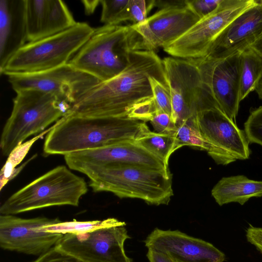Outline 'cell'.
Listing matches in <instances>:
<instances>
[{
	"label": "cell",
	"instance_id": "obj_1",
	"mask_svg": "<svg viewBox=\"0 0 262 262\" xmlns=\"http://www.w3.org/2000/svg\"><path fill=\"white\" fill-rule=\"evenodd\" d=\"M150 76L167 84L163 60L155 51H134L122 72L84 93L71 105L69 114L86 117H126L134 104L152 97Z\"/></svg>",
	"mask_w": 262,
	"mask_h": 262
},
{
	"label": "cell",
	"instance_id": "obj_2",
	"mask_svg": "<svg viewBox=\"0 0 262 262\" xmlns=\"http://www.w3.org/2000/svg\"><path fill=\"white\" fill-rule=\"evenodd\" d=\"M142 123L127 117H86L69 114L57 121L47 134L43 155L65 156L135 140Z\"/></svg>",
	"mask_w": 262,
	"mask_h": 262
},
{
	"label": "cell",
	"instance_id": "obj_3",
	"mask_svg": "<svg viewBox=\"0 0 262 262\" xmlns=\"http://www.w3.org/2000/svg\"><path fill=\"white\" fill-rule=\"evenodd\" d=\"M77 171L87 176L94 192H110L155 205H167L173 195L170 172L123 163L83 167Z\"/></svg>",
	"mask_w": 262,
	"mask_h": 262
},
{
	"label": "cell",
	"instance_id": "obj_4",
	"mask_svg": "<svg viewBox=\"0 0 262 262\" xmlns=\"http://www.w3.org/2000/svg\"><path fill=\"white\" fill-rule=\"evenodd\" d=\"M140 41L131 25H103L94 29L69 63L104 82L127 67L131 52L140 50Z\"/></svg>",
	"mask_w": 262,
	"mask_h": 262
},
{
	"label": "cell",
	"instance_id": "obj_5",
	"mask_svg": "<svg viewBox=\"0 0 262 262\" xmlns=\"http://www.w3.org/2000/svg\"><path fill=\"white\" fill-rule=\"evenodd\" d=\"M13 108L3 128L0 146L3 155L11 151L29 137L69 114L71 105L56 96L35 90L16 92Z\"/></svg>",
	"mask_w": 262,
	"mask_h": 262
},
{
	"label": "cell",
	"instance_id": "obj_6",
	"mask_svg": "<svg viewBox=\"0 0 262 262\" xmlns=\"http://www.w3.org/2000/svg\"><path fill=\"white\" fill-rule=\"evenodd\" d=\"M88 190L82 178L66 166H58L11 195L1 205L0 213L14 215L54 206H78Z\"/></svg>",
	"mask_w": 262,
	"mask_h": 262
},
{
	"label": "cell",
	"instance_id": "obj_7",
	"mask_svg": "<svg viewBox=\"0 0 262 262\" xmlns=\"http://www.w3.org/2000/svg\"><path fill=\"white\" fill-rule=\"evenodd\" d=\"M94 30L86 23L77 22L60 33L28 42L8 61L2 74L39 72L67 64Z\"/></svg>",
	"mask_w": 262,
	"mask_h": 262
},
{
	"label": "cell",
	"instance_id": "obj_8",
	"mask_svg": "<svg viewBox=\"0 0 262 262\" xmlns=\"http://www.w3.org/2000/svg\"><path fill=\"white\" fill-rule=\"evenodd\" d=\"M162 60L171 96V118L177 126L200 112L219 108L203 87L199 70L192 60L172 56Z\"/></svg>",
	"mask_w": 262,
	"mask_h": 262
},
{
	"label": "cell",
	"instance_id": "obj_9",
	"mask_svg": "<svg viewBox=\"0 0 262 262\" xmlns=\"http://www.w3.org/2000/svg\"><path fill=\"white\" fill-rule=\"evenodd\" d=\"M257 3V0H223L216 10L163 47V50L172 57L184 59L205 57L222 32L235 18Z\"/></svg>",
	"mask_w": 262,
	"mask_h": 262
},
{
	"label": "cell",
	"instance_id": "obj_10",
	"mask_svg": "<svg viewBox=\"0 0 262 262\" xmlns=\"http://www.w3.org/2000/svg\"><path fill=\"white\" fill-rule=\"evenodd\" d=\"M199 129L208 145L207 153L219 165H227L249 158V142L244 130L217 108L198 113Z\"/></svg>",
	"mask_w": 262,
	"mask_h": 262
},
{
	"label": "cell",
	"instance_id": "obj_11",
	"mask_svg": "<svg viewBox=\"0 0 262 262\" xmlns=\"http://www.w3.org/2000/svg\"><path fill=\"white\" fill-rule=\"evenodd\" d=\"M15 92L35 90L52 94L71 106L101 82L95 77L67 63L47 71L7 75Z\"/></svg>",
	"mask_w": 262,
	"mask_h": 262
},
{
	"label": "cell",
	"instance_id": "obj_12",
	"mask_svg": "<svg viewBox=\"0 0 262 262\" xmlns=\"http://www.w3.org/2000/svg\"><path fill=\"white\" fill-rule=\"evenodd\" d=\"M241 54L225 58L208 57L192 60L202 84L219 108L235 122L240 100Z\"/></svg>",
	"mask_w": 262,
	"mask_h": 262
},
{
	"label": "cell",
	"instance_id": "obj_13",
	"mask_svg": "<svg viewBox=\"0 0 262 262\" xmlns=\"http://www.w3.org/2000/svg\"><path fill=\"white\" fill-rule=\"evenodd\" d=\"M129 238L125 226H112L64 234L55 247L86 262H132L124 248Z\"/></svg>",
	"mask_w": 262,
	"mask_h": 262
},
{
	"label": "cell",
	"instance_id": "obj_14",
	"mask_svg": "<svg viewBox=\"0 0 262 262\" xmlns=\"http://www.w3.org/2000/svg\"><path fill=\"white\" fill-rule=\"evenodd\" d=\"M60 222L58 218L23 219L14 215L1 214V247L4 250L39 256L55 247L63 235L45 231L42 227Z\"/></svg>",
	"mask_w": 262,
	"mask_h": 262
},
{
	"label": "cell",
	"instance_id": "obj_15",
	"mask_svg": "<svg viewBox=\"0 0 262 262\" xmlns=\"http://www.w3.org/2000/svg\"><path fill=\"white\" fill-rule=\"evenodd\" d=\"M64 158L69 168L76 171L86 166L123 163L170 172L168 165L135 140H124L98 148L72 152L64 156Z\"/></svg>",
	"mask_w": 262,
	"mask_h": 262
},
{
	"label": "cell",
	"instance_id": "obj_16",
	"mask_svg": "<svg viewBox=\"0 0 262 262\" xmlns=\"http://www.w3.org/2000/svg\"><path fill=\"white\" fill-rule=\"evenodd\" d=\"M200 19L186 6L159 10L144 21L131 26L140 36V50L154 51L176 40Z\"/></svg>",
	"mask_w": 262,
	"mask_h": 262
},
{
	"label": "cell",
	"instance_id": "obj_17",
	"mask_svg": "<svg viewBox=\"0 0 262 262\" xmlns=\"http://www.w3.org/2000/svg\"><path fill=\"white\" fill-rule=\"evenodd\" d=\"M148 249L164 253L175 262H224L225 254L212 244L179 230L155 228L144 241Z\"/></svg>",
	"mask_w": 262,
	"mask_h": 262
},
{
	"label": "cell",
	"instance_id": "obj_18",
	"mask_svg": "<svg viewBox=\"0 0 262 262\" xmlns=\"http://www.w3.org/2000/svg\"><path fill=\"white\" fill-rule=\"evenodd\" d=\"M262 34V0L235 18L219 35L205 57L225 58L242 53Z\"/></svg>",
	"mask_w": 262,
	"mask_h": 262
},
{
	"label": "cell",
	"instance_id": "obj_19",
	"mask_svg": "<svg viewBox=\"0 0 262 262\" xmlns=\"http://www.w3.org/2000/svg\"><path fill=\"white\" fill-rule=\"evenodd\" d=\"M26 17L28 42L60 33L77 23L59 0H26Z\"/></svg>",
	"mask_w": 262,
	"mask_h": 262
},
{
	"label": "cell",
	"instance_id": "obj_20",
	"mask_svg": "<svg viewBox=\"0 0 262 262\" xmlns=\"http://www.w3.org/2000/svg\"><path fill=\"white\" fill-rule=\"evenodd\" d=\"M26 0L0 1V74L26 44Z\"/></svg>",
	"mask_w": 262,
	"mask_h": 262
},
{
	"label": "cell",
	"instance_id": "obj_21",
	"mask_svg": "<svg viewBox=\"0 0 262 262\" xmlns=\"http://www.w3.org/2000/svg\"><path fill=\"white\" fill-rule=\"evenodd\" d=\"M211 195L221 206L230 203L243 205L252 198L262 196V181L244 175L223 177L212 189Z\"/></svg>",
	"mask_w": 262,
	"mask_h": 262
},
{
	"label": "cell",
	"instance_id": "obj_22",
	"mask_svg": "<svg viewBox=\"0 0 262 262\" xmlns=\"http://www.w3.org/2000/svg\"><path fill=\"white\" fill-rule=\"evenodd\" d=\"M135 141L167 165L171 155L178 149L174 136L152 132L145 122H143Z\"/></svg>",
	"mask_w": 262,
	"mask_h": 262
},
{
	"label": "cell",
	"instance_id": "obj_23",
	"mask_svg": "<svg viewBox=\"0 0 262 262\" xmlns=\"http://www.w3.org/2000/svg\"><path fill=\"white\" fill-rule=\"evenodd\" d=\"M240 100L255 91L262 78V58L250 48L241 54Z\"/></svg>",
	"mask_w": 262,
	"mask_h": 262
},
{
	"label": "cell",
	"instance_id": "obj_24",
	"mask_svg": "<svg viewBox=\"0 0 262 262\" xmlns=\"http://www.w3.org/2000/svg\"><path fill=\"white\" fill-rule=\"evenodd\" d=\"M126 223L115 218L110 217L103 220L87 221L60 222L42 227L47 232L62 234H79L93 231L100 228L112 226H125Z\"/></svg>",
	"mask_w": 262,
	"mask_h": 262
},
{
	"label": "cell",
	"instance_id": "obj_25",
	"mask_svg": "<svg viewBox=\"0 0 262 262\" xmlns=\"http://www.w3.org/2000/svg\"><path fill=\"white\" fill-rule=\"evenodd\" d=\"M53 127V125L30 140L19 144L11 151L1 170V191L8 182L11 180V177L16 167L24 160L33 144L45 134H47Z\"/></svg>",
	"mask_w": 262,
	"mask_h": 262
},
{
	"label": "cell",
	"instance_id": "obj_26",
	"mask_svg": "<svg viewBox=\"0 0 262 262\" xmlns=\"http://www.w3.org/2000/svg\"><path fill=\"white\" fill-rule=\"evenodd\" d=\"M175 138L178 149L188 146L206 151L208 149V145L199 129L195 117L177 126Z\"/></svg>",
	"mask_w": 262,
	"mask_h": 262
},
{
	"label": "cell",
	"instance_id": "obj_27",
	"mask_svg": "<svg viewBox=\"0 0 262 262\" xmlns=\"http://www.w3.org/2000/svg\"><path fill=\"white\" fill-rule=\"evenodd\" d=\"M128 0H101L100 21L104 25H119L128 20L127 6Z\"/></svg>",
	"mask_w": 262,
	"mask_h": 262
},
{
	"label": "cell",
	"instance_id": "obj_28",
	"mask_svg": "<svg viewBox=\"0 0 262 262\" xmlns=\"http://www.w3.org/2000/svg\"><path fill=\"white\" fill-rule=\"evenodd\" d=\"M148 79L158 112H164L171 115V96L167 84L152 76H150Z\"/></svg>",
	"mask_w": 262,
	"mask_h": 262
},
{
	"label": "cell",
	"instance_id": "obj_29",
	"mask_svg": "<svg viewBox=\"0 0 262 262\" xmlns=\"http://www.w3.org/2000/svg\"><path fill=\"white\" fill-rule=\"evenodd\" d=\"M244 125V130L249 143L262 146V105L251 110Z\"/></svg>",
	"mask_w": 262,
	"mask_h": 262
},
{
	"label": "cell",
	"instance_id": "obj_30",
	"mask_svg": "<svg viewBox=\"0 0 262 262\" xmlns=\"http://www.w3.org/2000/svg\"><path fill=\"white\" fill-rule=\"evenodd\" d=\"M157 113L155 101L151 97L134 104L127 111L126 117L145 122L150 121Z\"/></svg>",
	"mask_w": 262,
	"mask_h": 262
},
{
	"label": "cell",
	"instance_id": "obj_31",
	"mask_svg": "<svg viewBox=\"0 0 262 262\" xmlns=\"http://www.w3.org/2000/svg\"><path fill=\"white\" fill-rule=\"evenodd\" d=\"M150 122L155 132L175 137L177 126L169 114L158 112Z\"/></svg>",
	"mask_w": 262,
	"mask_h": 262
},
{
	"label": "cell",
	"instance_id": "obj_32",
	"mask_svg": "<svg viewBox=\"0 0 262 262\" xmlns=\"http://www.w3.org/2000/svg\"><path fill=\"white\" fill-rule=\"evenodd\" d=\"M128 20L137 24L147 18V4L144 0H128L127 6Z\"/></svg>",
	"mask_w": 262,
	"mask_h": 262
},
{
	"label": "cell",
	"instance_id": "obj_33",
	"mask_svg": "<svg viewBox=\"0 0 262 262\" xmlns=\"http://www.w3.org/2000/svg\"><path fill=\"white\" fill-rule=\"evenodd\" d=\"M223 0H186V5L200 18L216 10Z\"/></svg>",
	"mask_w": 262,
	"mask_h": 262
},
{
	"label": "cell",
	"instance_id": "obj_34",
	"mask_svg": "<svg viewBox=\"0 0 262 262\" xmlns=\"http://www.w3.org/2000/svg\"><path fill=\"white\" fill-rule=\"evenodd\" d=\"M31 262H86L54 247Z\"/></svg>",
	"mask_w": 262,
	"mask_h": 262
},
{
	"label": "cell",
	"instance_id": "obj_35",
	"mask_svg": "<svg viewBox=\"0 0 262 262\" xmlns=\"http://www.w3.org/2000/svg\"><path fill=\"white\" fill-rule=\"evenodd\" d=\"M246 237L247 241L262 254V227L249 224L246 230Z\"/></svg>",
	"mask_w": 262,
	"mask_h": 262
},
{
	"label": "cell",
	"instance_id": "obj_36",
	"mask_svg": "<svg viewBox=\"0 0 262 262\" xmlns=\"http://www.w3.org/2000/svg\"><path fill=\"white\" fill-rule=\"evenodd\" d=\"M146 256L149 262H175L166 254L150 248L148 249Z\"/></svg>",
	"mask_w": 262,
	"mask_h": 262
},
{
	"label": "cell",
	"instance_id": "obj_37",
	"mask_svg": "<svg viewBox=\"0 0 262 262\" xmlns=\"http://www.w3.org/2000/svg\"><path fill=\"white\" fill-rule=\"evenodd\" d=\"M153 7H156L160 10L176 7H184L187 6L186 0H153Z\"/></svg>",
	"mask_w": 262,
	"mask_h": 262
},
{
	"label": "cell",
	"instance_id": "obj_38",
	"mask_svg": "<svg viewBox=\"0 0 262 262\" xmlns=\"http://www.w3.org/2000/svg\"><path fill=\"white\" fill-rule=\"evenodd\" d=\"M82 3L85 13L90 14L93 13L97 6L100 4V1H83Z\"/></svg>",
	"mask_w": 262,
	"mask_h": 262
},
{
	"label": "cell",
	"instance_id": "obj_39",
	"mask_svg": "<svg viewBox=\"0 0 262 262\" xmlns=\"http://www.w3.org/2000/svg\"><path fill=\"white\" fill-rule=\"evenodd\" d=\"M248 48L252 49L262 58V34Z\"/></svg>",
	"mask_w": 262,
	"mask_h": 262
},
{
	"label": "cell",
	"instance_id": "obj_40",
	"mask_svg": "<svg viewBox=\"0 0 262 262\" xmlns=\"http://www.w3.org/2000/svg\"><path fill=\"white\" fill-rule=\"evenodd\" d=\"M259 98L262 100V78L255 90Z\"/></svg>",
	"mask_w": 262,
	"mask_h": 262
}]
</instances>
